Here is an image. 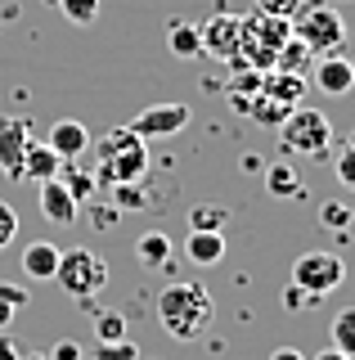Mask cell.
Here are the masks:
<instances>
[{"mask_svg": "<svg viewBox=\"0 0 355 360\" xmlns=\"http://www.w3.org/2000/svg\"><path fill=\"white\" fill-rule=\"evenodd\" d=\"M212 315H216V302H212V292H207L203 284L175 279V284H166L158 292V324L175 338V342L203 338L207 324H212Z\"/></svg>", "mask_w": 355, "mask_h": 360, "instance_id": "cell-1", "label": "cell"}, {"mask_svg": "<svg viewBox=\"0 0 355 360\" xmlns=\"http://www.w3.org/2000/svg\"><path fill=\"white\" fill-rule=\"evenodd\" d=\"M95 149H99L95 180H104V185H135V180H144V172H149V144L126 127L108 131Z\"/></svg>", "mask_w": 355, "mask_h": 360, "instance_id": "cell-2", "label": "cell"}, {"mask_svg": "<svg viewBox=\"0 0 355 360\" xmlns=\"http://www.w3.org/2000/svg\"><path fill=\"white\" fill-rule=\"evenodd\" d=\"M288 27H293V37L306 45L310 54H337L342 45H347V18L337 14V5H324V0H302L297 5V14L288 18Z\"/></svg>", "mask_w": 355, "mask_h": 360, "instance_id": "cell-3", "label": "cell"}, {"mask_svg": "<svg viewBox=\"0 0 355 360\" xmlns=\"http://www.w3.org/2000/svg\"><path fill=\"white\" fill-rule=\"evenodd\" d=\"M54 284L68 292V297H76V302H91L95 292L108 284V262L95 252V248H68V252H59Z\"/></svg>", "mask_w": 355, "mask_h": 360, "instance_id": "cell-4", "label": "cell"}, {"mask_svg": "<svg viewBox=\"0 0 355 360\" xmlns=\"http://www.w3.org/2000/svg\"><path fill=\"white\" fill-rule=\"evenodd\" d=\"M293 37V27H288V18H243V32H239V63L243 68H274V59H279V50H283V41Z\"/></svg>", "mask_w": 355, "mask_h": 360, "instance_id": "cell-5", "label": "cell"}, {"mask_svg": "<svg viewBox=\"0 0 355 360\" xmlns=\"http://www.w3.org/2000/svg\"><path fill=\"white\" fill-rule=\"evenodd\" d=\"M279 135H283V149L288 153H306V158H324L328 144H333V127L319 108H306L297 104L288 117L279 122Z\"/></svg>", "mask_w": 355, "mask_h": 360, "instance_id": "cell-6", "label": "cell"}, {"mask_svg": "<svg viewBox=\"0 0 355 360\" xmlns=\"http://www.w3.org/2000/svg\"><path fill=\"white\" fill-rule=\"evenodd\" d=\"M293 284L319 302L324 292L347 284V262L337 252H328V248H310V252H302L293 262Z\"/></svg>", "mask_w": 355, "mask_h": 360, "instance_id": "cell-7", "label": "cell"}, {"mask_svg": "<svg viewBox=\"0 0 355 360\" xmlns=\"http://www.w3.org/2000/svg\"><path fill=\"white\" fill-rule=\"evenodd\" d=\"M189 127V104H149L130 117L126 131H135L140 140H166V135H180Z\"/></svg>", "mask_w": 355, "mask_h": 360, "instance_id": "cell-8", "label": "cell"}, {"mask_svg": "<svg viewBox=\"0 0 355 360\" xmlns=\"http://www.w3.org/2000/svg\"><path fill=\"white\" fill-rule=\"evenodd\" d=\"M239 32H243V18L234 14H216V18H207L203 27H198V37H203V54H212V59L220 63H239Z\"/></svg>", "mask_w": 355, "mask_h": 360, "instance_id": "cell-9", "label": "cell"}, {"mask_svg": "<svg viewBox=\"0 0 355 360\" xmlns=\"http://www.w3.org/2000/svg\"><path fill=\"white\" fill-rule=\"evenodd\" d=\"M32 144L27 117H0V172L9 180H23V153Z\"/></svg>", "mask_w": 355, "mask_h": 360, "instance_id": "cell-10", "label": "cell"}, {"mask_svg": "<svg viewBox=\"0 0 355 360\" xmlns=\"http://www.w3.org/2000/svg\"><path fill=\"white\" fill-rule=\"evenodd\" d=\"M76 212H81V202L68 194V185H63L59 176L41 180V217H46L50 225H72Z\"/></svg>", "mask_w": 355, "mask_h": 360, "instance_id": "cell-11", "label": "cell"}, {"mask_svg": "<svg viewBox=\"0 0 355 360\" xmlns=\"http://www.w3.org/2000/svg\"><path fill=\"white\" fill-rule=\"evenodd\" d=\"M315 86L324 90V95H347L355 86V63L342 59V54H319L315 63Z\"/></svg>", "mask_w": 355, "mask_h": 360, "instance_id": "cell-12", "label": "cell"}, {"mask_svg": "<svg viewBox=\"0 0 355 360\" xmlns=\"http://www.w3.org/2000/svg\"><path fill=\"white\" fill-rule=\"evenodd\" d=\"M46 144H50V149H54V153L63 158V162H72V158H81L86 149H91V131H86L81 122L63 117V122H54V127H50Z\"/></svg>", "mask_w": 355, "mask_h": 360, "instance_id": "cell-13", "label": "cell"}, {"mask_svg": "<svg viewBox=\"0 0 355 360\" xmlns=\"http://www.w3.org/2000/svg\"><path fill=\"white\" fill-rule=\"evenodd\" d=\"M59 172H63V158L54 153L46 140H32L27 153H23V180H36L41 185V180H54Z\"/></svg>", "mask_w": 355, "mask_h": 360, "instance_id": "cell-14", "label": "cell"}, {"mask_svg": "<svg viewBox=\"0 0 355 360\" xmlns=\"http://www.w3.org/2000/svg\"><path fill=\"white\" fill-rule=\"evenodd\" d=\"M59 252H63V248H54L50 239H32L23 248V275L27 279H54V270H59Z\"/></svg>", "mask_w": 355, "mask_h": 360, "instance_id": "cell-15", "label": "cell"}, {"mask_svg": "<svg viewBox=\"0 0 355 360\" xmlns=\"http://www.w3.org/2000/svg\"><path fill=\"white\" fill-rule=\"evenodd\" d=\"M185 257H189L194 266H216L220 257H225V234H216V230H189V239H185Z\"/></svg>", "mask_w": 355, "mask_h": 360, "instance_id": "cell-16", "label": "cell"}, {"mask_svg": "<svg viewBox=\"0 0 355 360\" xmlns=\"http://www.w3.org/2000/svg\"><path fill=\"white\" fill-rule=\"evenodd\" d=\"M135 257H140V266H144V270H162V266H171V239H166L162 230H144L140 239H135Z\"/></svg>", "mask_w": 355, "mask_h": 360, "instance_id": "cell-17", "label": "cell"}, {"mask_svg": "<svg viewBox=\"0 0 355 360\" xmlns=\"http://www.w3.org/2000/svg\"><path fill=\"white\" fill-rule=\"evenodd\" d=\"M288 112H293V104H283L279 95H270V90H257V95L248 99V117L261 122V127H279Z\"/></svg>", "mask_w": 355, "mask_h": 360, "instance_id": "cell-18", "label": "cell"}, {"mask_svg": "<svg viewBox=\"0 0 355 360\" xmlns=\"http://www.w3.org/2000/svg\"><path fill=\"white\" fill-rule=\"evenodd\" d=\"M265 189H270L274 198H302L306 194L302 176H297L288 162H270V167H265Z\"/></svg>", "mask_w": 355, "mask_h": 360, "instance_id": "cell-19", "label": "cell"}, {"mask_svg": "<svg viewBox=\"0 0 355 360\" xmlns=\"http://www.w3.org/2000/svg\"><path fill=\"white\" fill-rule=\"evenodd\" d=\"M166 45H171L175 59H194V54H203V37H198L194 22H171V27H166Z\"/></svg>", "mask_w": 355, "mask_h": 360, "instance_id": "cell-20", "label": "cell"}, {"mask_svg": "<svg viewBox=\"0 0 355 360\" xmlns=\"http://www.w3.org/2000/svg\"><path fill=\"white\" fill-rule=\"evenodd\" d=\"M328 347H337L342 356L355 360V307H347V311L333 315V324H328Z\"/></svg>", "mask_w": 355, "mask_h": 360, "instance_id": "cell-21", "label": "cell"}, {"mask_svg": "<svg viewBox=\"0 0 355 360\" xmlns=\"http://www.w3.org/2000/svg\"><path fill=\"white\" fill-rule=\"evenodd\" d=\"M27 307V288L14 284V279H0V333L14 324V315Z\"/></svg>", "mask_w": 355, "mask_h": 360, "instance_id": "cell-22", "label": "cell"}, {"mask_svg": "<svg viewBox=\"0 0 355 360\" xmlns=\"http://www.w3.org/2000/svg\"><path fill=\"white\" fill-rule=\"evenodd\" d=\"M310 59H315V54H310L297 37H288V41H283V50H279V59H274V72H293V77H302V68H306Z\"/></svg>", "mask_w": 355, "mask_h": 360, "instance_id": "cell-23", "label": "cell"}, {"mask_svg": "<svg viewBox=\"0 0 355 360\" xmlns=\"http://www.w3.org/2000/svg\"><path fill=\"white\" fill-rule=\"evenodd\" d=\"M229 221V207H220V202H198V207L189 212V230H225Z\"/></svg>", "mask_w": 355, "mask_h": 360, "instance_id": "cell-24", "label": "cell"}, {"mask_svg": "<svg viewBox=\"0 0 355 360\" xmlns=\"http://www.w3.org/2000/svg\"><path fill=\"white\" fill-rule=\"evenodd\" d=\"M54 5L63 9V18L76 22V27H86V22L99 18V0H54Z\"/></svg>", "mask_w": 355, "mask_h": 360, "instance_id": "cell-25", "label": "cell"}, {"mask_svg": "<svg viewBox=\"0 0 355 360\" xmlns=\"http://www.w3.org/2000/svg\"><path fill=\"white\" fill-rule=\"evenodd\" d=\"M91 360H140V347L130 338H117V342H99Z\"/></svg>", "mask_w": 355, "mask_h": 360, "instance_id": "cell-26", "label": "cell"}, {"mask_svg": "<svg viewBox=\"0 0 355 360\" xmlns=\"http://www.w3.org/2000/svg\"><path fill=\"white\" fill-rule=\"evenodd\" d=\"M351 217L355 212L347 202H324V207H319V225H324V230H351Z\"/></svg>", "mask_w": 355, "mask_h": 360, "instance_id": "cell-27", "label": "cell"}, {"mask_svg": "<svg viewBox=\"0 0 355 360\" xmlns=\"http://www.w3.org/2000/svg\"><path fill=\"white\" fill-rule=\"evenodd\" d=\"M333 172H337V180H342L347 189H355V144H351V140H342L337 158H333Z\"/></svg>", "mask_w": 355, "mask_h": 360, "instance_id": "cell-28", "label": "cell"}, {"mask_svg": "<svg viewBox=\"0 0 355 360\" xmlns=\"http://www.w3.org/2000/svg\"><path fill=\"white\" fill-rule=\"evenodd\" d=\"M95 338H99V342H117V338H126V320H121L117 311H104L95 320Z\"/></svg>", "mask_w": 355, "mask_h": 360, "instance_id": "cell-29", "label": "cell"}, {"mask_svg": "<svg viewBox=\"0 0 355 360\" xmlns=\"http://www.w3.org/2000/svg\"><path fill=\"white\" fill-rule=\"evenodd\" d=\"M14 239H18V212L9 207V202H0V252H5Z\"/></svg>", "mask_w": 355, "mask_h": 360, "instance_id": "cell-30", "label": "cell"}, {"mask_svg": "<svg viewBox=\"0 0 355 360\" xmlns=\"http://www.w3.org/2000/svg\"><path fill=\"white\" fill-rule=\"evenodd\" d=\"M297 5H302V0H257V14H265V18H293Z\"/></svg>", "mask_w": 355, "mask_h": 360, "instance_id": "cell-31", "label": "cell"}, {"mask_svg": "<svg viewBox=\"0 0 355 360\" xmlns=\"http://www.w3.org/2000/svg\"><path fill=\"white\" fill-rule=\"evenodd\" d=\"M63 185H68V194L81 202V198H91L95 194V176H86V172H72L68 180H63Z\"/></svg>", "mask_w": 355, "mask_h": 360, "instance_id": "cell-32", "label": "cell"}, {"mask_svg": "<svg viewBox=\"0 0 355 360\" xmlns=\"http://www.w3.org/2000/svg\"><path fill=\"white\" fill-rule=\"evenodd\" d=\"M310 302H315V297H310V292H302L297 284L283 288V307H288V311H302V307H310Z\"/></svg>", "mask_w": 355, "mask_h": 360, "instance_id": "cell-33", "label": "cell"}, {"mask_svg": "<svg viewBox=\"0 0 355 360\" xmlns=\"http://www.w3.org/2000/svg\"><path fill=\"white\" fill-rule=\"evenodd\" d=\"M117 202H121V207H140V202H144L140 180H135V185H117Z\"/></svg>", "mask_w": 355, "mask_h": 360, "instance_id": "cell-34", "label": "cell"}, {"mask_svg": "<svg viewBox=\"0 0 355 360\" xmlns=\"http://www.w3.org/2000/svg\"><path fill=\"white\" fill-rule=\"evenodd\" d=\"M50 360H81V347H76L72 338H63V342L50 352Z\"/></svg>", "mask_w": 355, "mask_h": 360, "instance_id": "cell-35", "label": "cell"}, {"mask_svg": "<svg viewBox=\"0 0 355 360\" xmlns=\"http://www.w3.org/2000/svg\"><path fill=\"white\" fill-rule=\"evenodd\" d=\"M0 360H23V352H18V342L9 333H0Z\"/></svg>", "mask_w": 355, "mask_h": 360, "instance_id": "cell-36", "label": "cell"}, {"mask_svg": "<svg viewBox=\"0 0 355 360\" xmlns=\"http://www.w3.org/2000/svg\"><path fill=\"white\" fill-rule=\"evenodd\" d=\"M270 360H306V356L297 352V347H274V352H270Z\"/></svg>", "mask_w": 355, "mask_h": 360, "instance_id": "cell-37", "label": "cell"}, {"mask_svg": "<svg viewBox=\"0 0 355 360\" xmlns=\"http://www.w3.org/2000/svg\"><path fill=\"white\" fill-rule=\"evenodd\" d=\"M306 360H351V356H342L337 347H324V352H319V356H306Z\"/></svg>", "mask_w": 355, "mask_h": 360, "instance_id": "cell-38", "label": "cell"}, {"mask_svg": "<svg viewBox=\"0 0 355 360\" xmlns=\"http://www.w3.org/2000/svg\"><path fill=\"white\" fill-rule=\"evenodd\" d=\"M23 360H50V356H36V352H32V356H23Z\"/></svg>", "mask_w": 355, "mask_h": 360, "instance_id": "cell-39", "label": "cell"}, {"mask_svg": "<svg viewBox=\"0 0 355 360\" xmlns=\"http://www.w3.org/2000/svg\"><path fill=\"white\" fill-rule=\"evenodd\" d=\"M347 140H351V144H355V131H351V135H347Z\"/></svg>", "mask_w": 355, "mask_h": 360, "instance_id": "cell-40", "label": "cell"}]
</instances>
